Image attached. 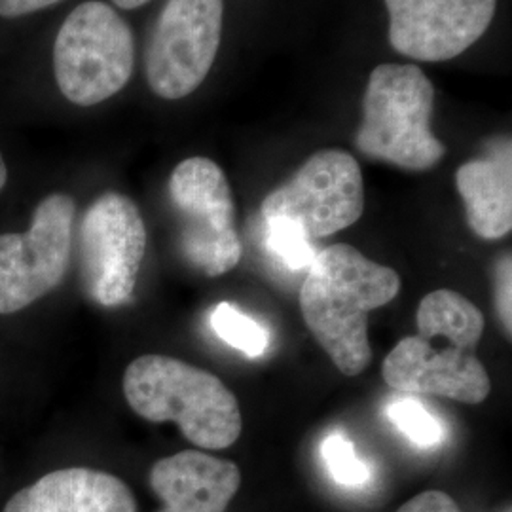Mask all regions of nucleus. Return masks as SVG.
I'll return each mask as SVG.
<instances>
[{"label":"nucleus","mask_w":512,"mask_h":512,"mask_svg":"<svg viewBox=\"0 0 512 512\" xmlns=\"http://www.w3.org/2000/svg\"><path fill=\"white\" fill-rule=\"evenodd\" d=\"M147 251V226L128 196L107 192L80 222L78 256L88 296L103 308L128 304Z\"/></svg>","instance_id":"nucleus-6"},{"label":"nucleus","mask_w":512,"mask_h":512,"mask_svg":"<svg viewBox=\"0 0 512 512\" xmlns=\"http://www.w3.org/2000/svg\"><path fill=\"white\" fill-rule=\"evenodd\" d=\"M61 0H0V18L16 19L50 8Z\"/></svg>","instance_id":"nucleus-22"},{"label":"nucleus","mask_w":512,"mask_h":512,"mask_svg":"<svg viewBox=\"0 0 512 512\" xmlns=\"http://www.w3.org/2000/svg\"><path fill=\"white\" fill-rule=\"evenodd\" d=\"M118 8H122V10H135V8H139V6H143V4H147L148 0H112Z\"/></svg>","instance_id":"nucleus-23"},{"label":"nucleus","mask_w":512,"mask_h":512,"mask_svg":"<svg viewBox=\"0 0 512 512\" xmlns=\"http://www.w3.org/2000/svg\"><path fill=\"white\" fill-rule=\"evenodd\" d=\"M211 327L228 346L245 353L247 357H258L268 348V332L255 319L222 302L211 313Z\"/></svg>","instance_id":"nucleus-16"},{"label":"nucleus","mask_w":512,"mask_h":512,"mask_svg":"<svg viewBox=\"0 0 512 512\" xmlns=\"http://www.w3.org/2000/svg\"><path fill=\"white\" fill-rule=\"evenodd\" d=\"M321 456L336 484L359 488L370 482V467L357 456L353 442L344 433H330L321 444Z\"/></svg>","instance_id":"nucleus-19"},{"label":"nucleus","mask_w":512,"mask_h":512,"mask_svg":"<svg viewBox=\"0 0 512 512\" xmlns=\"http://www.w3.org/2000/svg\"><path fill=\"white\" fill-rule=\"evenodd\" d=\"M497 277H495V302H497V313L511 336L512 332V270L511 255L503 256L497 264Z\"/></svg>","instance_id":"nucleus-20"},{"label":"nucleus","mask_w":512,"mask_h":512,"mask_svg":"<svg viewBox=\"0 0 512 512\" xmlns=\"http://www.w3.org/2000/svg\"><path fill=\"white\" fill-rule=\"evenodd\" d=\"M399 291L401 277L395 270L338 243L319 251L308 266L300 310L334 366L346 376H357L372 361L368 313L389 304Z\"/></svg>","instance_id":"nucleus-1"},{"label":"nucleus","mask_w":512,"mask_h":512,"mask_svg":"<svg viewBox=\"0 0 512 512\" xmlns=\"http://www.w3.org/2000/svg\"><path fill=\"white\" fill-rule=\"evenodd\" d=\"M456 186L465 203L467 222L478 238L499 239L511 232V141L501 143L492 158L461 165Z\"/></svg>","instance_id":"nucleus-14"},{"label":"nucleus","mask_w":512,"mask_h":512,"mask_svg":"<svg viewBox=\"0 0 512 512\" xmlns=\"http://www.w3.org/2000/svg\"><path fill=\"white\" fill-rule=\"evenodd\" d=\"M385 384L403 395H433L480 404L492 391L490 376L473 351L435 349L421 336L403 338L382 366Z\"/></svg>","instance_id":"nucleus-11"},{"label":"nucleus","mask_w":512,"mask_h":512,"mask_svg":"<svg viewBox=\"0 0 512 512\" xmlns=\"http://www.w3.org/2000/svg\"><path fill=\"white\" fill-rule=\"evenodd\" d=\"M416 321L421 338H446L452 348L463 351H475L486 327L482 311L450 289L427 294L420 302Z\"/></svg>","instance_id":"nucleus-15"},{"label":"nucleus","mask_w":512,"mask_h":512,"mask_svg":"<svg viewBox=\"0 0 512 512\" xmlns=\"http://www.w3.org/2000/svg\"><path fill=\"white\" fill-rule=\"evenodd\" d=\"M435 88L416 65L385 63L366 84L363 124L357 148L372 160L427 171L439 164L446 147L431 131Z\"/></svg>","instance_id":"nucleus-3"},{"label":"nucleus","mask_w":512,"mask_h":512,"mask_svg":"<svg viewBox=\"0 0 512 512\" xmlns=\"http://www.w3.org/2000/svg\"><path fill=\"white\" fill-rule=\"evenodd\" d=\"M385 414L406 439L420 448H433L444 440L439 420L416 399L393 401L385 408Z\"/></svg>","instance_id":"nucleus-18"},{"label":"nucleus","mask_w":512,"mask_h":512,"mask_svg":"<svg viewBox=\"0 0 512 512\" xmlns=\"http://www.w3.org/2000/svg\"><path fill=\"white\" fill-rule=\"evenodd\" d=\"M76 205L67 194L38 203L23 234L0 236V315L25 310L65 279L73 256Z\"/></svg>","instance_id":"nucleus-7"},{"label":"nucleus","mask_w":512,"mask_h":512,"mask_svg":"<svg viewBox=\"0 0 512 512\" xmlns=\"http://www.w3.org/2000/svg\"><path fill=\"white\" fill-rule=\"evenodd\" d=\"M6 181H8V167H6V162L0 154V190L6 186Z\"/></svg>","instance_id":"nucleus-24"},{"label":"nucleus","mask_w":512,"mask_h":512,"mask_svg":"<svg viewBox=\"0 0 512 512\" xmlns=\"http://www.w3.org/2000/svg\"><path fill=\"white\" fill-rule=\"evenodd\" d=\"M4 512H137V501L118 476L71 467L19 490Z\"/></svg>","instance_id":"nucleus-13"},{"label":"nucleus","mask_w":512,"mask_h":512,"mask_svg":"<svg viewBox=\"0 0 512 512\" xmlns=\"http://www.w3.org/2000/svg\"><path fill=\"white\" fill-rule=\"evenodd\" d=\"M124 395L137 416L152 423L175 421L200 448H230L243 429L236 395L215 374L175 357H137L126 368Z\"/></svg>","instance_id":"nucleus-2"},{"label":"nucleus","mask_w":512,"mask_h":512,"mask_svg":"<svg viewBox=\"0 0 512 512\" xmlns=\"http://www.w3.org/2000/svg\"><path fill=\"white\" fill-rule=\"evenodd\" d=\"M241 486L238 465L198 450L160 459L150 488L164 503L160 512H226Z\"/></svg>","instance_id":"nucleus-12"},{"label":"nucleus","mask_w":512,"mask_h":512,"mask_svg":"<svg viewBox=\"0 0 512 512\" xmlns=\"http://www.w3.org/2000/svg\"><path fill=\"white\" fill-rule=\"evenodd\" d=\"M224 0H167L147 48V80L162 99L196 92L219 52Z\"/></svg>","instance_id":"nucleus-9"},{"label":"nucleus","mask_w":512,"mask_h":512,"mask_svg":"<svg viewBox=\"0 0 512 512\" xmlns=\"http://www.w3.org/2000/svg\"><path fill=\"white\" fill-rule=\"evenodd\" d=\"M133 67V33L109 4L82 2L63 21L55 38V82L74 105L107 101L126 88Z\"/></svg>","instance_id":"nucleus-4"},{"label":"nucleus","mask_w":512,"mask_h":512,"mask_svg":"<svg viewBox=\"0 0 512 512\" xmlns=\"http://www.w3.org/2000/svg\"><path fill=\"white\" fill-rule=\"evenodd\" d=\"M266 220V245L289 270L308 268L317 251L304 228L287 217Z\"/></svg>","instance_id":"nucleus-17"},{"label":"nucleus","mask_w":512,"mask_h":512,"mask_svg":"<svg viewBox=\"0 0 512 512\" xmlns=\"http://www.w3.org/2000/svg\"><path fill=\"white\" fill-rule=\"evenodd\" d=\"M397 512H461L458 503L444 492L429 490L406 501Z\"/></svg>","instance_id":"nucleus-21"},{"label":"nucleus","mask_w":512,"mask_h":512,"mask_svg":"<svg viewBox=\"0 0 512 512\" xmlns=\"http://www.w3.org/2000/svg\"><path fill=\"white\" fill-rule=\"evenodd\" d=\"M365 211V181L357 160L338 148L319 150L262 203V217L298 222L311 241L342 232Z\"/></svg>","instance_id":"nucleus-8"},{"label":"nucleus","mask_w":512,"mask_h":512,"mask_svg":"<svg viewBox=\"0 0 512 512\" xmlns=\"http://www.w3.org/2000/svg\"><path fill=\"white\" fill-rule=\"evenodd\" d=\"M389 42L410 59L450 61L488 31L497 0H384Z\"/></svg>","instance_id":"nucleus-10"},{"label":"nucleus","mask_w":512,"mask_h":512,"mask_svg":"<svg viewBox=\"0 0 512 512\" xmlns=\"http://www.w3.org/2000/svg\"><path fill=\"white\" fill-rule=\"evenodd\" d=\"M169 198L181 219V249L196 270L209 277L232 272L243 247L228 179L209 158L194 156L169 177Z\"/></svg>","instance_id":"nucleus-5"}]
</instances>
